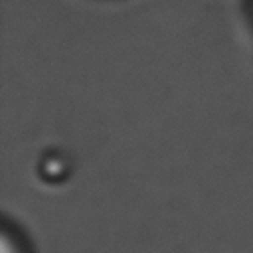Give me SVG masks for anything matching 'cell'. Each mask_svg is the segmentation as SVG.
I'll list each match as a JSON object with an SVG mask.
<instances>
[]
</instances>
